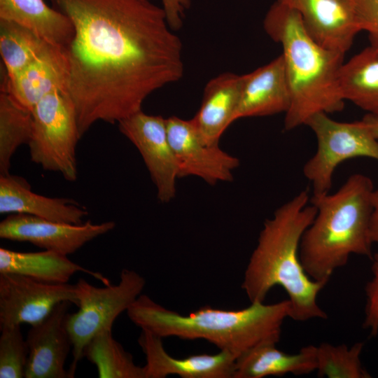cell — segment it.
<instances>
[{
  "label": "cell",
  "instance_id": "obj_19",
  "mask_svg": "<svg viewBox=\"0 0 378 378\" xmlns=\"http://www.w3.org/2000/svg\"><path fill=\"white\" fill-rule=\"evenodd\" d=\"M242 84L243 75L225 72L206 85L201 106L192 118L206 144L218 145L223 132L234 122Z\"/></svg>",
  "mask_w": 378,
  "mask_h": 378
},
{
  "label": "cell",
  "instance_id": "obj_11",
  "mask_svg": "<svg viewBox=\"0 0 378 378\" xmlns=\"http://www.w3.org/2000/svg\"><path fill=\"white\" fill-rule=\"evenodd\" d=\"M169 141L178 164V178L194 176L210 185L233 180L239 160L218 145L206 144L192 120L166 118Z\"/></svg>",
  "mask_w": 378,
  "mask_h": 378
},
{
  "label": "cell",
  "instance_id": "obj_20",
  "mask_svg": "<svg viewBox=\"0 0 378 378\" xmlns=\"http://www.w3.org/2000/svg\"><path fill=\"white\" fill-rule=\"evenodd\" d=\"M76 272H85L110 284L103 274L88 270L68 258V255L44 250L22 252L0 248V273L24 275L48 284H67Z\"/></svg>",
  "mask_w": 378,
  "mask_h": 378
},
{
  "label": "cell",
  "instance_id": "obj_9",
  "mask_svg": "<svg viewBox=\"0 0 378 378\" xmlns=\"http://www.w3.org/2000/svg\"><path fill=\"white\" fill-rule=\"evenodd\" d=\"M118 123L120 132L140 153L155 186L158 200L169 202L176 195L179 168L169 141L166 118L141 110Z\"/></svg>",
  "mask_w": 378,
  "mask_h": 378
},
{
  "label": "cell",
  "instance_id": "obj_24",
  "mask_svg": "<svg viewBox=\"0 0 378 378\" xmlns=\"http://www.w3.org/2000/svg\"><path fill=\"white\" fill-rule=\"evenodd\" d=\"M83 357L96 366L99 378H145L143 367L113 337L111 328L102 329L89 341Z\"/></svg>",
  "mask_w": 378,
  "mask_h": 378
},
{
  "label": "cell",
  "instance_id": "obj_8",
  "mask_svg": "<svg viewBox=\"0 0 378 378\" xmlns=\"http://www.w3.org/2000/svg\"><path fill=\"white\" fill-rule=\"evenodd\" d=\"M306 125L314 132L317 143L314 155L303 167L313 195L330 192L333 174L343 162L360 157L378 162V139L361 120L340 122L326 113H318L312 116Z\"/></svg>",
  "mask_w": 378,
  "mask_h": 378
},
{
  "label": "cell",
  "instance_id": "obj_4",
  "mask_svg": "<svg viewBox=\"0 0 378 378\" xmlns=\"http://www.w3.org/2000/svg\"><path fill=\"white\" fill-rule=\"evenodd\" d=\"M269 36L281 44L290 92L284 128L306 125L314 115L341 111L344 99L340 86L344 54L328 50L307 32L298 13L276 1L263 22Z\"/></svg>",
  "mask_w": 378,
  "mask_h": 378
},
{
  "label": "cell",
  "instance_id": "obj_21",
  "mask_svg": "<svg viewBox=\"0 0 378 378\" xmlns=\"http://www.w3.org/2000/svg\"><path fill=\"white\" fill-rule=\"evenodd\" d=\"M0 19L14 22L63 50L74 35L71 20L44 0H0Z\"/></svg>",
  "mask_w": 378,
  "mask_h": 378
},
{
  "label": "cell",
  "instance_id": "obj_33",
  "mask_svg": "<svg viewBox=\"0 0 378 378\" xmlns=\"http://www.w3.org/2000/svg\"><path fill=\"white\" fill-rule=\"evenodd\" d=\"M373 136L378 139V116L368 113L361 120Z\"/></svg>",
  "mask_w": 378,
  "mask_h": 378
},
{
  "label": "cell",
  "instance_id": "obj_15",
  "mask_svg": "<svg viewBox=\"0 0 378 378\" xmlns=\"http://www.w3.org/2000/svg\"><path fill=\"white\" fill-rule=\"evenodd\" d=\"M138 343L146 356L145 378H233L237 357L229 351L176 358L166 351L162 337L145 330H141Z\"/></svg>",
  "mask_w": 378,
  "mask_h": 378
},
{
  "label": "cell",
  "instance_id": "obj_22",
  "mask_svg": "<svg viewBox=\"0 0 378 378\" xmlns=\"http://www.w3.org/2000/svg\"><path fill=\"white\" fill-rule=\"evenodd\" d=\"M316 370V346L308 345L295 354L276 348V344H260L238 356L233 378L307 374Z\"/></svg>",
  "mask_w": 378,
  "mask_h": 378
},
{
  "label": "cell",
  "instance_id": "obj_17",
  "mask_svg": "<svg viewBox=\"0 0 378 378\" xmlns=\"http://www.w3.org/2000/svg\"><path fill=\"white\" fill-rule=\"evenodd\" d=\"M67 65L64 50L50 46L37 59L15 75H6L1 90L23 108L32 111L44 97L66 90Z\"/></svg>",
  "mask_w": 378,
  "mask_h": 378
},
{
  "label": "cell",
  "instance_id": "obj_32",
  "mask_svg": "<svg viewBox=\"0 0 378 378\" xmlns=\"http://www.w3.org/2000/svg\"><path fill=\"white\" fill-rule=\"evenodd\" d=\"M372 211L370 225V236L371 241L378 244V186L373 190L372 194Z\"/></svg>",
  "mask_w": 378,
  "mask_h": 378
},
{
  "label": "cell",
  "instance_id": "obj_25",
  "mask_svg": "<svg viewBox=\"0 0 378 378\" xmlns=\"http://www.w3.org/2000/svg\"><path fill=\"white\" fill-rule=\"evenodd\" d=\"M33 115L8 93L0 92V175H7L18 148L28 144L32 134Z\"/></svg>",
  "mask_w": 378,
  "mask_h": 378
},
{
  "label": "cell",
  "instance_id": "obj_28",
  "mask_svg": "<svg viewBox=\"0 0 378 378\" xmlns=\"http://www.w3.org/2000/svg\"><path fill=\"white\" fill-rule=\"evenodd\" d=\"M0 377H24L29 349L20 325L0 328Z\"/></svg>",
  "mask_w": 378,
  "mask_h": 378
},
{
  "label": "cell",
  "instance_id": "obj_6",
  "mask_svg": "<svg viewBox=\"0 0 378 378\" xmlns=\"http://www.w3.org/2000/svg\"><path fill=\"white\" fill-rule=\"evenodd\" d=\"M33 130L28 143L31 160L59 173L69 181L78 177L76 146L80 139L76 113L66 91L57 89L31 111Z\"/></svg>",
  "mask_w": 378,
  "mask_h": 378
},
{
  "label": "cell",
  "instance_id": "obj_16",
  "mask_svg": "<svg viewBox=\"0 0 378 378\" xmlns=\"http://www.w3.org/2000/svg\"><path fill=\"white\" fill-rule=\"evenodd\" d=\"M290 92L282 55L243 75L240 100L234 121L242 118L286 113Z\"/></svg>",
  "mask_w": 378,
  "mask_h": 378
},
{
  "label": "cell",
  "instance_id": "obj_3",
  "mask_svg": "<svg viewBox=\"0 0 378 378\" xmlns=\"http://www.w3.org/2000/svg\"><path fill=\"white\" fill-rule=\"evenodd\" d=\"M290 313L287 299L270 304L252 302L239 310L205 306L183 315L141 294L127 310L130 321L141 330L162 338L203 339L237 358L260 344H276Z\"/></svg>",
  "mask_w": 378,
  "mask_h": 378
},
{
  "label": "cell",
  "instance_id": "obj_29",
  "mask_svg": "<svg viewBox=\"0 0 378 378\" xmlns=\"http://www.w3.org/2000/svg\"><path fill=\"white\" fill-rule=\"evenodd\" d=\"M371 267L372 276L365 286L366 305L363 328L370 335L378 333V252L372 255Z\"/></svg>",
  "mask_w": 378,
  "mask_h": 378
},
{
  "label": "cell",
  "instance_id": "obj_7",
  "mask_svg": "<svg viewBox=\"0 0 378 378\" xmlns=\"http://www.w3.org/2000/svg\"><path fill=\"white\" fill-rule=\"evenodd\" d=\"M146 280L132 270L123 269L115 285L94 286L83 278L75 284L78 310L68 314L66 326L73 343V360L69 370L74 377L78 363L89 341L100 330L112 328L116 318L141 295Z\"/></svg>",
  "mask_w": 378,
  "mask_h": 378
},
{
  "label": "cell",
  "instance_id": "obj_18",
  "mask_svg": "<svg viewBox=\"0 0 378 378\" xmlns=\"http://www.w3.org/2000/svg\"><path fill=\"white\" fill-rule=\"evenodd\" d=\"M0 213L28 214L53 221L81 224L88 215L76 201L34 192L22 177L0 175Z\"/></svg>",
  "mask_w": 378,
  "mask_h": 378
},
{
  "label": "cell",
  "instance_id": "obj_10",
  "mask_svg": "<svg viewBox=\"0 0 378 378\" xmlns=\"http://www.w3.org/2000/svg\"><path fill=\"white\" fill-rule=\"evenodd\" d=\"M63 301L78 305L75 284H48L21 274L0 273V328L37 324Z\"/></svg>",
  "mask_w": 378,
  "mask_h": 378
},
{
  "label": "cell",
  "instance_id": "obj_23",
  "mask_svg": "<svg viewBox=\"0 0 378 378\" xmlns=\"http://www.w3.org/2000/svg\"><path fill=\"white\" fill-rule=\"evenodd\" d=\"M340 86L345 101L378 116V50L370 46L343 63Z\"/></svg>",
  "mask_w": 378,
  "mask_h": 378
},
{
  "label": "cell",
  "instance_id": "obj_30",
  "mask_svg": "<svg viewBox=\"0 0 378 378\" xmlns=\"http://www.w3.org/2000/svg\"><path fill=\"white\" fill-rule=\"evenodd\" d=\"M361 31L368 35L370 46L378 50V0H355Z\"/></svg>",
  "mask_w": 378,
  "mask_h": 378
},
{
  "label": "cell",
  "instance_id": "obj_1",
  "mask_svg": "<svg viewBox=\"0 0 378 378\" xmlns=\"http://www.w3.org/2000/svg\"><path fill=\"white\" fill-rule=\"evenodd\" d=\"M72 21L66 91L80 138L98 121L118 122L154 91L183 76L182 43L149 0H50Z\"/></svg>",
  "mask_w": 378,
  "mask_h": 378
},
{
  "label": "cell",
  "instance_id": "obj_31",
  "mask_svg": "<svg viewBox=\"0 0 378 378\" xmlns=\"http://www.w3.org/2000/svg\"><path fill=\"white\" fill-rule=\"evenodd\" d=\"M167 22L173 30L179 29L186 10L190 8V0H161Z\"/></svg>",
  "mask_w": 378,
  "mask_h": 378
},
{
  "label": "cell",
  "instance_id": "obj_27",
  "mask_svg": "<svg viewBox=\"0 0 378 378\" xmlns=\"http://www.w3.org/2000/svg\"><path fill=\"white\" fill-rule=\"evenodd\" d=\"M363 342L350 348L344 344L332 345L323 342L316 346V370L319 377L368 378L370 374L363 367L360 356Z\"/></svg>",
  "mask_w": 378,
  "mask_h": 378
},
{
  "label": "cell",
  "instance_id": "obj_14",
  "mask_svg": "<svg viewBox=\"0 0 378 378\" xmlns=\"http://www.w3.org/2000/svg\"><path fill=\"white\" fill-rule=\"evenodd\" d=\"M72 304H57L43 321L31 326L27 343L29 349L25 378H71L64 368L73 343L66 326Z\"/></svg>",
  "mask_w": 378,
  "mask_h": 378
},
{
  "label": "cell",
  "instance_id": "obj_13",
  "mask_svg": "<svg viewBox=\"0 0 378 378\" xmlns=\"http://www.w3.org/2000/svg\"><path fill=\"white\" fill-rule=\"evenodd\" d=\"M300 15L309 35L321 46L345 54L361 31L355 0H277Z\"/></svg>",
  "mask_w": 378,
  "mask_h": 378
},
{
  "label": "cell",
  "instance_id": "obj_5",
  "mask_svg": "<svg viewBox=\"0 0 378 378\" xmlns=\"http://www.w3.org/2000/svg\"><path fill=\"white\" fill-rule=\"evenodd\" d=\"M374 190L370 177L351 175L335 192L313 195L316 214L302 234L300 262L313 280L328 282L351 254L372 258L370 236Z\"/></svg>",
  "mask_w": 378,
  "mask_h": 378
},
{
  "label": "cell",
  "instance_id": "obj_26",
  "mask_svg": "<svg viewBox=\"0 0 378 378\" xmlns=\"http://www.w3.org/2000/svg\"><path fill=\"white\" fill-rule=\"evenodd\" d=\"M50 46L29 29L0 19V54L6 76L11 77L22 71Z\"/></svg>",
  "mask_w": 378,
  "mask_h": 378
},
{
  "label": "cell",
  "instance_id": "obj_2",
  "mask_svg": "<svg viewBox=\"0 0 378 378\" xmlns=\"http://www.w3.org/2000/svg\"><path fill=\"white\" fill-rule=\"evenodd\" d=\"M316 211L308 190H304L264 222L241 284L251 303L263 302L270 290L279 286L290 302V318L298 321L327 318L317 297L328 282L311 279L299 255L301 238Z\"/></svg>",
  "mask_w": 378,
  "mask_h": 378
},
{
  "label": "cell",
  "instance_id": "obj_12",
  "mask_svg": "<svg viewBox=\"0 0 378 378\" xmlns=\"http://www.w3.org/2000/svg\"><path fill=\"white\" fill-rule=\"evenodd\" d=\"M113 221L81 224L53 221L28 214H13L0 223V237L29 242L44 250L69 255L88 242L112 230Z\"/></svg>",
  "mask_w": 378,
  "mask_h": 378
}]
</instances>
